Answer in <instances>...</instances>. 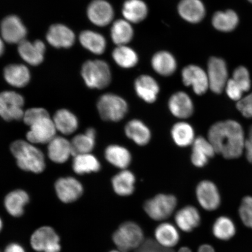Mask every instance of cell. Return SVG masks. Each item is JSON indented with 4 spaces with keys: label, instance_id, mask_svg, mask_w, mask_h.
Masks as SVG:
<instances>
[{
    "label": "cell",
    "instance_id": "10",
    "mask_svg": "<svg viewBox=\"0 0 252 252\" xmlns=\"http://www.w3.org/2000/svg\"><path fill=\"white\" fill-rule=\"evenodd\" d=\"M183 83L187 87H191L195 94L202 95L209 89L207 74L199 66L189 65L182 72Z\"/></svg>",
    "mask_w": 252,
    "mask_h": 252
},
{
    "label": "cell",
    "instance_id": "5",
    "mask_svg": "<svg viewBox=\"0 0 252 252\" xmlns=\"http://www.w3.org/2000/svg\"><path fill=\"white\" fill-rule=\"evenodd\" d=\"M112 239L118 250L124 252L137 250L145 240L143 229L133 221L122 223Z\"/></svg>",
    "mask_w": 252,
    "mask_h": 252
},
{
    "label": "cell",
    "instance_id": "25",
    "mask_svg": "<svg viewBox=\"0 0 252 252\" xmlns=\"http://www.w3.org/2000/svg\"><path fill=\"white\" fill-rule=\"evenodd\" d=\"M135 176L129 170H121L112 179L113 191L118 196L127 197L131 196L135 190Z\"/></svg>",
    "mask_w": 252,
    "mask_h": 252
},
{
    "label": "cell",
    "instance_id": "37",
    "mask_svg": "<svg viewBox=\"0 0 252 252\" xmlns=\"http://www.w3.org/2000/svg\"><path fill=\"white\" fill-rule=\"evenodd\" d=\"M100 168L99 160L91 154L75 156L72 162V169L78 175L99 172Z\"/></svg>",
    "mask_w": 252,
    "mask_h": 252
},
{
    "label": "cell",
    "instance_id": "53",
    "mask_svg": "<svg viewBox=\"0 0 252 252\" xmlns=\"http://www.w3.org/2000/svg\"><path fill=\"white\" fill-rule=\"evenodd\" d=\"M109 252H124V251H117V250H114V251H110Z\"/></svg>",
    "mask_w": 252,
    "mask_h": 252
},
{
    "label": "cell",
    "instance_id": "19",
    "mask_svg": "<svg viewBox=\"0 0 252 252\" xmlns=\"http://www.w3.org/2000/svg\"><path fill=\"white\" fill-rule=\"evenodd\" d=\"M191 161L197 168H202L209 162L215 154L212 144L207 138L203 136L196 137L191 145Z\"/></svg>",
    "mask_w": 252,
    "mask_h": 252
},
{
    "label": "cell",
    "instance_id": "16",
    "mask_svg": "<svg viewBox=\"0 0 252 252\" xmlns=\"http://www.w3.org/2000/svg\"><path fill=\"white\" fill-rule=\"evenodd\" d=\"M168 108L174 117L185 120L193 115L194 104L189 94L183 91L173 94L168 101Z\"/></svg>",
    "mask_w": 252,
    "mask_h": 252
},
{
    "label": "cell",
    "instance_id": "40",
    "mask_svg": "<svg viewBox=\"0 0 252 252\" xmlns=\"http://www.w3.org/2000/svg\"><path fill=\"white\" fill-rule=\"evenodd\" d=\"M236 228L234 222L226 217H220L217 219L213 226L214 236L220 240L226 241L235 234Z\"/></svg>",
    "mask_w": 252,
    "mask_h": 252
},
{
    "label": "cell",
    "instance_id": "39",
    "mask_svg": "<svg viewBox=\"0 0 252 252\" xmlns=\"http://www.w3.org/2000/svg\"><path fill=\"white\" fill-rule=\"evenodd\" d=\"M112 58L116 64L124 68L133 67L138 62L136 52L126 45L116 47L113 51Z\"/></svg>",
    "mask_w": 252,
    "mask_h": 252
},
{
    "label": "cell",
    "instance_id": "26",
    "mask_svg": "<svg viewBox=\"0 0 252 252\" xmlns=\"http://www.w3.org/2000/svg\"><path fill=\"white\" fill-rule=\"evenodd\" d=\"M47 152L50 159L53 162L64 163L72 156L71 142L64 137L56 136L48 144Z\"/></svg>",
    "mask_w": 252,
    "mask_h": 252
},
{
    "label": "cell",
    "instance_id": "22",
    "mask_svg": "<svg viewBox=\"0 0 252 252\" xmlns=\"http://www.w3.org/2000/svg\"><path fill=\"white\" fill-rule=\"evenodd\" d=\"M178 9L181 17L190 23H200L206 15V8L201 0H181Z\"/></svg>",
    "mask_w": 252,
    "mask_h": 252
},
{
    "label": "cell",
    "instance_id": "36",
    "mask_svg": "<svg viewBox=\"0 0 252 252\" xmlns=\"http://www.w3.org/2000/svg\"><path fill=\"white\" fill-rule=\"evenodd\" d=\"M110 35L116 45L125 46L133 39L134 31L129 22L125 20H118L113 23Z\"/></svg>",
    "mask_w": 252,
    "mask_h": 252
},
{
    "label": "cell",
    "instance_id": "46",
    "mask_svg": "<svg viewBox=\"0 0 252 252\" xmlns=\"http://www.w3.org/2000/svg\"><path fill=\"white\" fill-rule=\"evenodd\" d=\"M237 109L245 118H252V93L238 102Z\"/></svg>",
    "mask_w": 252,
    "mask_h": 252
},
{
    "label": "cell",
    "instance_id": "35",
    "mask_svg": "<svg viewBox=\"0 0 252 252\" xmlns=\"http://www.w3.org/2000/svg\"><path fill=\"white\" fill-rule=\"evenodd\" d=\"M79 40L84 48L95 55H102L105 51L106 41L101 34L92 31L82 32Z\"/></svg>",
    "mask_w": 252,
    "mask_h": 252
},
{
    "label": "cell",
    "instance_id": "20",
    "mask_svg": "<svg viewBox=\"0 0 252 252\" xmlns=\"http://www.w3.org/2000/svg\"><path fill=\"white\" fill-rule=\"evenodd\" d=\"M134 89L138 96L148 103L156 101L160 90L155 79L148 75H141L136 79Z\"/></svg>",
    "mask_w": 252,
    "mask_h": 252
},
{
    "label": "cell",
    "instance_id": "27",
    "mask_svg": "<svg viewBox=\"0 0 252 252\" xmlns=\"http://www.w3.org/2000/svg\"><path fill=\"white\" fill-rule=\"evenodd\" d=\"M171 135L174 143L181 148L191 146L196 138L193 126L185 121L178 122L173 125Z\"/></svg>",
    "mask_w": 252,
    "mask_h": 252
},
{
    "label": "cell",
    "instance_id": "41",
    "mask_svg": "<svg viewBox=\"0 0 252 252\" xmlns=\"http://www.w3.org/2000/svg\"><path fill=\"white\" fill-rule=\"evenodd\" d=\"M232 78L241 88L244 93H247L250 90L251 81L250 72L244 66H240L235 69Z\"/></svg>",
    "mask_w": 252,
    "mask_h": 252
},
{
    "label": "cell",
    "instance_id": "4",
    "mask_svg": "<svg viewBox=\"0 0 252 252\" xmlns=\"http://www.w3.org/2000/svg\"><path fill=\"white\" fill-rule=\"evenodd\" d=\"M97 109L103 121L119 122L127 114L128 105L126 100L118 94L107 93L99 97Z\"/></svg>",
    "mask_w": 252,
    "mask_h": 252
},
{
    "label": "cell",
    "instance_id": "21",
    "mask_svg": "<svg viewBox=\"0 0 252 252\" xmlns=\"http://www.w3.org/2000/svg\"><path fill=\"white\" fill-rule=\"evenodd\" d=\"M125 133L129 139L139 146H147L152 137L150 128L137 119H132L127 123L125 127Z\"/></svg>",
    "mask_w": 252,
    "mask_h": 252
},
{
    "label": "cell",
    "instance_id": "31",
    "mask_svg": "<svg viewBox=\"0 0 252 252\" xmlns=\"http://www.w3.org/2000/svg\"><path fill=\"white\" fill-rule=\"evenodd\" d=\"M154 70L162 76H169L177 68V63L171 53L161 51L156 53L151 60Z\"/></svg>",
    "mask_w": 252,
    "mask_h": 252
},
{
    "label": "cell",
    "instance_id": "45",
    "mask_svg": "<svg viewBox=\"0 0 252 252\" xmlns=\"http://www.w3.org/2000/svg\"><path fill=\"white\" fill-rule=\"evenodd\" d=\"M225 91L229 98L236 101H239L242 98L244 93L243 90L232 78L229 79L226 84Z\"/></svg>",
    "mask_w": 252,
    "mask_h": 252
},
{
    "label": "cell",
    "instance_id": "38",
    "mask_svg": "<svg viewBox=\"0 0 252 252\" xmlns=\"http://www.w3.org/2000/svg\"><path fill=\"white\" fill-rule=\"evenodd\" d=\"M239 23V18L234 11L228 9L226 11H219L214 14L212 24L216 30L221 32L232 31Z\"/></svg>",
    "mask_w": 252,
    "mask_h": 252
},
{
    "label": "cell",
    "instance_id": "50",
    "mask_svg": "<svg viewBox=\"0 0 252 252\" xmlns=\"http://www.w3.org/2000/svg\"><path fill=\"white\" fill-rule=\"evenodd\" d=\"M4 52V44L3 39L0 37V56H1Z\"/></svg>",
    "mask_w": 252,
    "mask_h": 252
},
{
    "label": "cell",
    "instance_id": "3",
    "mask_svg": "<svg viewBox=\"0 0 252 252\" xmlns=\"http://www.w3.org/2000/svg\"><path fill=\"white\" fill-rule=\"evenodd\" d=\"M81 75L86 86L91 89H104L112 81L109 65L100 60L85 62L81 68Z\"/></svg>",
    "mask_w": 252,
    "mask_h": 252
},
{
    "label": "cell",
    "instance_id": "48",
    "mask_svg": "<svg viewBox=\"0 0 252 252\" xmlns=\"http://www.w3.org/2000/svg\"><path fill=\"white\" fill-rule=\"evenodd\" d=\"M4 252H26L20 244L12 243L9 244Z\"/></svg>",
    "mask_w": 252,
    "mask_h": 252
},
{
    "label": "cell",
    "instance_id": "51",
    "mask_svg": "<svg viewBox=\"0 0 252 252\" xmlns=\"http://www.w3.org/2000/svg\"><path fill=\"white\" fill-rule=\"evenodd\" d=\"M178 252H192L191 251L188 247H183L179 250Z\"/></svg>",
    "mask_w": 252,
    "mask_h": 252
},
{
    "label": "cell",
    "instance_id": "52",
    "mask_svg": "<svg viewBox=\"0 0 252 252\" xmlns=\"http://www.w3.org/2000/svg\"><path fill=\"white\" fill-rule=\"evenodd\" d=\"M2 228V220H1V219H0V231H1Z\"/></svg>",
    "mask_w": 252,
    "mask_h": 252
},
{
    "label": "cell",
    "instance_id": "55",
    "mask_svg": "<svg viewBox=\"0 0 252 252\" xmlns=\"http://www.w3.org/2000/svg\"></svg>",
    "mask_w": 252,
    "mask_h": 252
},
{
    "label": "cell",
    "instance_id": "54",
    "mask_svg": "<svg viewBox=\"0 0 252 252\" xmlns=\"http://www.w3.org/2000/svg\"><path fill=\"white\" fill-rule=\"evenodd\" d=\"M248 1L252 3V0H248Z\"/></svg>",
    "mask_w": 252,
    "mask_h": 252
},
{
    "label": "cell",
    "instance_id": "43",
    "mask_svg": "<svg viewBox=\"0 0 252 252\" xmlns=\"http://www.w3.org/2000/svg\"><path fill=\"white\" fill-rule=\"evenodd\" d=\"M49 117V113L45 109L33 108L28 109L24 112L23 119L25 124L31 126L41 119Z\"/></svg>",
    "mask_w": 252,
    "mask_h": 252
},
{
    "label": "cell",
    "instance_id": "34",
    "mask_svg": "<svg viewBox=\"0 0 252 252\" xmlns=\"http://www.w3.org/2000/svg\"><path fill=\"white\" fill-rule=\"evenodd\" d=\"M154 235L158 243L168 248L175 247L180 239L177 229L169 222L160 223L156 228Z\"/></svg>",
    "mask_w": 252,
    "mask_h": 252
},
{
    "label": "cell",
    "instance_id": "29",
    "mask_svg": "<svg viewBox=\"0 0 252 252\" xmlns=\"http://www.w3.org/2000/svg\"><path fill=\"white\" fill-rule=\"evenodd\" d=\"M149 13L147 5L142 0H127L123 5L122 14L130 23H141Z\"/></svg>",
    "mask_w": 252,
    "mask_h": 252
},
{
    "label": "cell",
    "instance_id": "9",
    "mask_svg": "<svg viewBox=\"0 0 252 252\" xmlns=\"http://www.w3.org/2000/svg\"><path fill=\"white\" fill-rule=\"evenodd\" d=\"M207 74L210 89L214 93H221L228 81V70L225 62L222 59L213 57L208 63Z\"/></svg>",
    "mask_w": 252,
    "mask_h": 252
},
{
    "label": "cell",
    "instance_id": "1",
    "mask_svg": "<svg viewBox=\"0 0 252 252\" xmlns=\"http://www.w3.org/2000/svg\"><path fill=\"white\" fill-rule=\"evenodd\" d=\"M207 139L216 153L226 159L237 158L244 150V131L241 125L234 121L219 122L211 126Z\"/></svg>",
    "mask_w": 252,
    "mask_h": 252
},
{
    "label": "cell",
    "instance_id": "8",
    "mask_svg": "<svg viewBox=\"0 0 252 252\" xmlns=\"http://www.w3.org/2000/svg\"><path fill=\"white\" fill-rule=\"evenodd\" d=\"M31 245L37 252H60V238L50 226H42L36 230L31 237Z\"/></svg>",
    "mask_w": 252,
    "mask_h": 252
},
{
    "label": "cell",
    "instance_id": "14",
    "mask_svg": "<svg viewBox=\"0 0 252 252\" xmlns=\"http://www.w3.org/2000/svg\"><path fill=\"white\" fill-rule=\"evenodd\" d=\"M57 195L64 203L74 202L83 193V187L80 182L72 177L62 178L55 184Z\"/></svg>",
    "mask_w": 252,
    "mask_h": 252
},
{
    "label": "cell",
    "instance_id": "30",
    "mask_svg": "<svg viewBox=\"0 0 252 252\" xmlns=\"http://www.w3.org/2000/svg\"><path fill=\"white\" fill-rule=\"evenodd\" d=\"M96 131L94 128H88L85 134L77 135L71 142L72 156L90 154L95 146Z\"/></svg>",
    "mask_w": 252,
    "mask_h": 252
},
{
    "label": "cell",
    "instance_id": "24",
    "mask_svg": "<svg viewBox=\"0 0 252 252\" xmlns=\"http://www.w3.org/2000/svg\"><path fill=\"white\" fill-rule=\"evenodd\" d=\"M105 159L110 164L121 170L130 165L132 156L127 148L118 144H112L105 150Z\"/></svg>",
    "mask_w": 252,
    "mask_h": 252
},
{
    "label": "cell",
    "instance_id": "13",
    "mask_svg": "<svg viewBox=\"0 0 252 252\" xmlns=\"http://www.w3.org/2000/svg\"><path fill=\"white\" fill-rule=\"evenodd\" d=\"M196 194L198 203L204 210L212 212L219 207L220 194L218 188L213 182L201 181L197 186Z\"/></svg>",
    "mask_w": 252,
    "mask_h": 252
},
{
    "label": "cell",
    "instance_id": "32",
    "mask_svg": "<svg viewBox=\"0 0 252 252\" xmlns=\"http://www.w3.org/2000/svg\"><path fill=\"white\" fill-rule=\"evenodd\" d=\"M30 197L26 191L16 190L6 196L4 205L6 210L11 216L19 217L23 215L24 207L29 202Z\"/></svg>",
    "mask_w": 252,
    "mask_h": 252
},
{
    "label": "cell",
    "instance_id": "18",
    "mask_svg": "<svg viewBox=\"0 0 252 252\" xmlns=\"http://www.w3.org/2000/svg\"><path fill=\"white\" fill-rule=\"evenodd\" d=\"M46 40L56 48H70L74 45L75 34L70 28L63 24H54L49 28Z\"/></svg>",
    "mask_w": 252,
    "mask_h": 252
},
{
    "label": "cell",
    "instance_id": "28",
    "mask_svg": "<svg viewBox=\"0 0 252 252\" xmlns=\"http://www.w3.org/2000/svg\"><path fill=\"white\" fill-rule=\"evenodd\" d=\"M4 77L10 86L23 88L29 83L31 73L29 69L23 64H9L4 68Z\"/></svg>",
    "mask_w": 252,
    "mask_h": 252
},
{
    "label": "cell",
    "instance_id": "49",
    "mask_svg": "<svg viewBox=\"0 0 252 252\" xmlns=\"http://www.w3.org/2000/svg\"><path fill=\"white\" fill-rule=\"evenodd\" d=\"M198 252H216L214 248L209 245H203L198 248Z\"/></svg>",
    "mask_w": 252,
    "mask_h": 252
},
{
    "label": "cell",
    "instance_id": "47",
    "mask_svg": "<svg viewBox=\"0 0 252 252\" xmlns=\"http://www.w3.org/2000/svg\"><path fill=\"white\" fill-rule=\"evenodd\" d=\"M244 150L248 161L252 163V126L249 131L248 137L245 139Z\"/></svg>",
    "mask_w": 252,
    "mask_h": 252
},
{
    "label": "cell",
    "instance_id": "2",
    "mask_svg": "<svg viewBox=\"0 0 252 252\" xmlns=\"http://www.w3.org/2000/svg\"><path fill=\"white\" fill-rule=\"evenodd\" d=\"M10 150L17 165L25 171L35 173L45 169V157L39 149L30 142L19 140L12 143Z\"/></svg>",
    "mask_w": 252,
    "mask_h": 252
},
{
    "label": "cell",
    "instance_id": "15",
    "mask_svg": "<svg viewBox=\"0 0 252 252\" xmlns=\"http://www.w3.org/2000/svg\"><path fill=\"white\" fill-rule=\"evenodd\" d=\"M87 16L93 24L105 27L114 18V11L112 5L105 0H94L88 5Z\"/></svg>",
    "mask_w": 252,
    "mask_h": 252
},
{
    "label": "cell",
    "instance_id": "11",
    "mask_svg": "<svg viewBox=\"0 0 252 252\" xmlns=\"http://www.w3.org/2000/svg\"><path fill=\"white\" fill-rule=\"evenodd\" d=\"M0 31L2 39L11 44H20L26 38L27 30L21 19L9 15L1 22Z\"/></svg>",
    "mask_w": 252,
    "mask_h": 252
},
{
    "label": "cell",
    "instance_id": "42",
    "mask_svg": "<svg viewBox=\"0 0 252 252\" xmlns=\"http://www.w3.org/2000/svg\"><path fill=\"white\" fill-rule=\"evenodd\" d=\"M242 221L249 228L252 229V197L243 198L239 210Z\"/></svg>",
    "mask_w": 252,
    "mask_h": 252
},
{
    "label": "cell",
    "instance_id": "6",
    "mask_svg": "<svg viewBox=\"0 0 252 252\" xmlns=\"http://www.w3.org/2000/svg\"><path fill=\"white\" fill-rule=\"evenodd\" d=\"M177 204V198L173 195L160 193L147 200L144 204V210L150 218L161 221L172 215Z\"/></svg>",
    "mask_w": 252,
    "mask_h": 252
},
{
    "label": "cell",
    "instance_id": "12",
    "mask_svg": "<svg viewBox=\"0 0 252 252\" xmlns=\"http://www.w3.org/2000/svg\"><path fill=\"white\" fill-rule=\"evenodd\" d=\"M56 128L50 117L40 120L30 126L27 134L28 142L32 144H49L56 137Z\"/></svg>",
    "mask_w": 252,
    "mask_h": 252
},
{
    "label": "cell",
    "instance_id": "44",
    "mask_svg": "<svg viewBox=\"0 0 252 252\" xmlns=\"http://www.w3.org/2000/svg\"><path fill=\"white\" fill-rule=\"evenodd\" d=\"M136 252H175L171 248H168L160 245L153 239H145Z\"/></svg>",
    "mask_w": 252,
    "mask_h": 252
},
{
    "label": "cell",
    "instance_id": "33",
    "mask_svg": "<svg viewBox=\"0 0 252 252\" xmlns=\"http://www.w3.org/2000/svg\"><path fill=\"white\" fill-rule=\"evenodd\" d=\"M53 121L56 130L65 135L74 133L78 127V120L76 116L65 109L57 111L53 116Z\"/></svg>",
    "mask_w": 252,
    "mask_h": 252
},
{
    "label": "cell",
    "instance_id": "7",
    "mask_svg": "<svg viewBox=\"0 0 252 252\" xmlns=\"http://www.w3.org/2000/svg\"><path fill=\"white\" fill-rule=\"evenodd\" d=\"M24 99L14 91L0 93V116L6 121H20L23 119Z\"/></svg>",
    "mask_w": 252,
    "mask_h": 252
},
{
    "label": "cell",
    "instance_id": "23",
    "mask_svg": "<svg viewBox=\"0 0 252 252\" xmlns=\"http://www.w3.org/2000/svg\"><path fill=\"white\" fill-rule=\"evenodd\" d=\"M175 220L176 224L183 231L190 232L200 224V214L196 207L187 206L176 212Z\"/></svg>",
    "mask_w": 252,
    "mask_h": 252
},
{
    "label": "cell",
    "instance_id": "17",
    "mask_svg": "<svg viewBox=\"0 0 252 252\" xmlns=\"http://www.w3.org/2000/svg\"><path fill=\"white\" fill-rule=\"evenodd\" d=\"M46 51L45 44L36 40L31 42L26 39L18 44V52L21 58L31 65H38L43 61Z\"/></svg>",
    "mask_w": 252,
    "mask_h": 252
}]
</instances>
